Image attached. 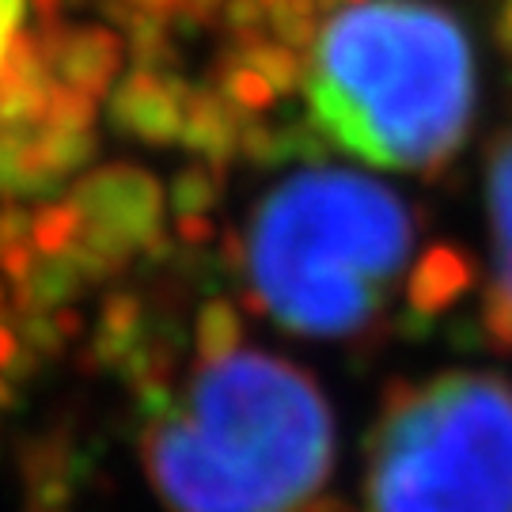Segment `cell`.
I'll return each instance as SVG.
<instances>
[{
    "instance_id": "obj_1",
    "label": "cell",
    "mask_w": 512,
    "mask_h": 512,
    "mask_svg": "<svg viewBox=\"0 0 512 512\" xmlns=\"http://www.w3.org/2000/svg\"><path fill=\"white\" fill-rule=\"evenodd\" d=\"M141 456L167 512H327L338 463L319 380L205 304L175 384L145 395Z\"/></svg>"
},
{
    "instance_id": "obj_2",
    "label": "cell",
    "mask_w": 512,
    "mask_h": 512,
    "mask_svg": "<svg viewBox=\"0 0 512 512\" xmlns=\"http://www.w3.org/2000/svg\"><path fill=\"white\" fill-rule=\"evenodd\" d=\"M255 308L311 342H361L399 304L433 311L471 281L452 258L421 262L410 205L368 175L300 171L266 194L243 236Z\"/></svg>"
},
{
    "instance_id": "obj_6",
    "label": "cell",
    "mask_w": 512,
    "mask_h": 512,
    "mask_svg": "<svg viewBox=\"0 0 512 512\" xmlns=\"http://www.w3.org/2000/svg\"><path fill=\"white\" fill-rule=\"evenodd\" d=\"M16 19H19V0H0V57H4L8 42H12Z\"/></svg>"
},
{
    "instance_id": "obj_4",
    "label": "cell",
    "mask_w": 512,
    "mask_h": 512,
    "mask_svg": "<svg viewBox=\"0 0 512 512\" xmlns=\"http://www.w3.org/2000/svg\"><path fill=\"white\" fill-rule=\"evenodd\" d=\"M365 512H512V380L448 368L387 391L361 482Z\"/></svg>"
},
{
    "instance_id": "obj_3",
    "label": "cell",
    "mask_w": 512,
    "mask_h": 512,
    "mask_svg": "<svg viewBox=\"0 0 512 512\" xmlns=\"http://www.w3.org/2000/svg\"><path fill=\"white\" fill-rule=\"evenodd\" d=\"M311 103L334 145L376 167L421 171L448 160L467 133L471 50L425 4H361L327 27Z\"/></svg>"
},
{
    "instance_id": "obj_5",
    "label": "cell",
    "mask_w": 512,
    "mask_h": 512,
    "mask_svg": "<svg viewBox=\"0 0 512 512\" xmlns=\"http://www.w3.org/2000/svg\"><path fill=\"white\" fill-rule=\"evenodd\" d=\"M490 277L482 289V327L497 349L512 353V141L490 164Z\"/></svg>"
}]
</instances>
